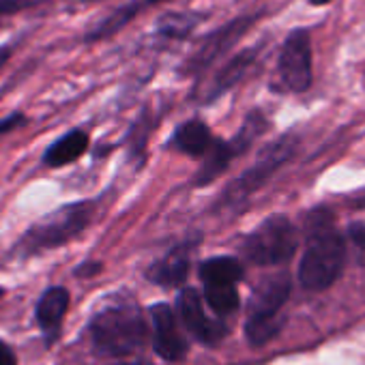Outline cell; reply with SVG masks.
<instances>
[{
    "mask_svg": "<svg viewBox=\"0 0 365 365\" xmlns=\"http://www.w3.org/2000/svg\"><path fill=\"white\" fill-rule=\"evenodd\" d=\"M346 262V243L333 228L327 209H316L305 222V252L299 264V282L307 290L329 288Z\"/></svg>",
    "mask_w": 365,
    "mask_h": 365,
    "instance_id": "cell-1",
    "label": "cell"
},
{
    "mask_svg": "<svg viewBox=\"0 0 365 365\" xmlns=\"http://www.w3.org/2000/svg\"><path fill=\"white\" fill-rule=\"evenodd\" d=\"M93 348L101 356H127L144 341V320L131 299L116 297L93 316L91 324Z\"/></svg>",
    "mask_w": 365,
    "mask_h": 365,
    "instance_id": "cell-2",
    "label": "cell"
},
{
    "mask_svg": "<svg viewBox=\"0 0 365 365\" xmlns=\"http://www.w3.org/2000/svg\"><path fill=\"white\" fill-rule=\"evenodd\" d=\"M288 294L290 277L286 273L269 275L256 286L250 301V316L245 322V335L252 346H264L279 333L284 324L279 312L288 301Z\"/></svg>",
    "mask_w": 365,
    "mask_h": 365,
    "instance_id": "cell-3",
    "label": "cell"
},
{
    "mask_svg": "<svg viewBox=\"0 0 365 365\" xmlns=\"http://www.w3.org/2000/svg\"><path fill=\"white\" fill-rule=\"evenodd\" d=\"M93 205L91 202H76L58 209L56 213L48 215L46 220L33 224L26 235L18 241V250L22 256L41 254L52 247H61L67 241L76 239L91 222Z\"/></svg>",
    "mask_w": 365,
    "mask_h": 365,
    "instance_id": "cell-4",
    "label": "cell"
},
{
    "mask_svg": "<svg viewBox=\"0 0 365 365\" xmlns=\"http://www.w3.org/2000/svg\"><path fill=\"white\" fill-rule=\"evenodd\" d=\"M262 18V14H243L226 24L217 26L209 35L202 37L200 46L185 58V63L180 65V76L185 78H198L205 71H209L220 58H224L252 29L254 24Z\"/></svg>",
    "mask_w": 365,
    "mask_h": 365,
    "instance_id": "cell-5",
    "label": "cell"
},
{
    "mask_svg": "<svg viewBox=\"0 0 365 365\" xmlns=\"http://www.w3.org/2000/svg\"><path fill=\"white\" fill-rule=\"evenodd\" d=\"M299 245V235L292 222L284 215H271L264 220L243 243V254L254 264H282L288 262Z\"/></svg>",
    "mask_w": 365,
    "mask_h": 365,
    "instance_id": "cell-6",
    "label": "cell"
},
{
    "mask_svg": "<svg viewBox=\"0 0 365 365\" xmlns=\"http://www.w3.org/2000/svg\"><path fill=\"white\" fill-rule=\"evenodd\" d=\"M294 150H297V135H292V133H286L279 140L264 146L262 153L258 155L256 163L226 190V194H224L226 205L245 202L258 187H262L273 176V172L277 168H282L294 155Z\"/></svg>",
    "mask_w": 365,
    "mask_h": 365,
    "instance_id": "cell-7",
    "label": "cell"
},
{
    "mask_svg": "<svg viewBox=\"0 0 365 365\" xmlns=\"http://www.w3.org/2000/svg\"><path fill=\"white\" fill-rule=\"evenodd\" d=\"M277 76L282 86L290 93H305L312 86L314 69L309 29L297 26L286 35L277 58Z\"/></svg>",
    "mask_w": 365,
    "mask_h": 365,
    "instance_id": "cell-8",
    "label": "cell"
},
{
    "mask_svg": "<svg viewBox=\"0 0 365 365\" xmlns=\"http://www.w3.org/2000/svg\"><path fill=\"white\" fill-rule=\"evenodd\" d=\"M178 314H180V320L185 324V329L198 341H202L207 346H217L224 339L226 327L205 314V305H202L198 290L185 288L178 294Z\"/></svg>",
    "mask_w": 365,
    "mask_h": 365,
    "instance_id": "cell-9",
    "label": "cell"
},
{
    "mask_svg": "<svg viewBox=\"0 0 365 365\" xmlns=\"http://www.w3.org/2000/svg\"><path fill=\"white\" fill-rule=\"evenodd\" d=\"M150 320H153V341L155 352L165 361H182L187 356V341L178 331V322L174 316V309L168 303H157L150 307Z\"/></svg>",
    "mask_w": 365,
    "mask_h": 365,
    "instance_id": "cell-10",
    "label": "cell"
},
{
    "mask_svg": "<svg viewBox=\"0 0 365 365\" xmlns=\"http://www.w3.org/2000/svg\"><path fill=\"white\" fill-rule=\"evenodd\" d=\"M165 3H172V0H127V3L116 7L108 18H103L99 24H95L84 35V43L86 46H95V43H101L106 39H112L118 33H123L135 18H140L148 9L165 5Z\"/></svg>",
    "mask_w": 365,
    "mask_h": 365,
    "instance_id": "cell-11",
    "label": "cell"
},
{
    "mask_svg": "<svg viewBox=\"0 0 365 365\" xmlns=\"http://www.w3.org/2000/svg\"><path fill=\"white\" fill-rule=\"evenodd\" d=\"M260 50H262V46H254V48H245V50L237 52L235 56H230V58L215 71V76H213V80H211L207 93H205V101L211 103V101L220 99L222 95H226L228 91H232V88L247 76V71L254 67V63H256Z\"/></svg>",
    "mask_w": 365,
    "mask_h": 365,
    "instance_id": "cell-12",
    "label": "cell"
},
{
    "mask_svg": "<svg viewBox=\"0 0 365 365\" xmlns=\"http://www.w3.org/2000/svg\"><path fill=\"white\" fill-rule=\"evenodd\" d=\"M187 273H190V243H182L170 250L163 258L155 260L148 267L146 277L153 284L170 288V286H178L185 282Z\"/></svg>",
    "mask_w": 365,
    "mask_h": 365,
    "instance_id": "cell-13",
    "label": "cell"
},
{
    "mask_svg": "<svg viewBox=\"0 0 365 365\" xmlns=\"http://www.w3.org/2000/svg\"><path fill=\"white\" fill-rule=\"evenodd\" d=\"M207 20L205 11H165L155 22V35L165 41H187Z\"/></svg>",
    "mask_w": 365,
    "mask_h": 365,
    "instance_id": "cell-14",
    "label": "cell"
},
{
    "mask_svg": "<svg viewBox=\"0 0 365 365\" xmlns=\"http://www.w3.org/2000/svg\"><path fill=\"white\" fill-rule=\"evenodd\" d=\"M67 307H69L67 288L54 286V288H48L41 294V299L37 303V322H39L43 335L48 337V341L56 339L61 322H63V318L67 314Z\"/></svg>",
    "mask_w": 365,
    "mask_h": 365,
    "instance_id": "cell-15",
    "label": "cell"
},
{
    "mask_svg": "<svg viewBox=\"0 0 365 365\" xmlns=\"http://www.w3.org/2000/svg\"><path fill=\"white\" fill-rule=\"evenodd\" d=\"M213 133L211 129L200 120V118H192L185 120L182 125L176 127L174 135H172V146L178 153H185L190 157H205L213 144Z\"/></svg>",
    "mask_w": 365,
    "mask_h": 365,
    "instance_id": "cell-16",
    "label": "cell"
},
{
    "mask_svg": "<svg viewBox=\"0 0 365 365\" xmlns=\"http://www.w3.org/2000/svg\"><path fill=\"white\" fill-rule=\"evenodd\" d=\"M200 279L205 288H237L243 279V267L230 256H215L200 264Z\"/></svg>",
    "mask_w": 365,
    "mask_h": 365,
    "instance_id": "cell-17",
    "label": "cell"
},
{
    "mask_svg": "<svg viewBox=\"0 0 365 365\" xmlns=\"http://www.w3.org/2000/svg\"><path fill=\"white\" fill-rule=\"evenodd\" d=\"M86 148H88V133L84 129H71L48 146V150L43 153V161L50 168H61L82 157Z\"/></svg>",
    "mask_w": 365,
    "mask_h": 365,
    "instance_id": "cell-18",
    "label": "cell"
},
{
    "mask_svg": "<svg viewBox=\"0 0 365 365\" xmlns=\"http://www.w3.org/2000/svg\"><path fill=\"white\" fill-rule=\"evenodd\" d=\"M237 148L232 146V142H226V140H213L209 153L205 155V163L198 172V178H196V185H209L213 182L220 174L226 172V168L230 165V161L237 157Z\"/></svg>",
    "mask_w": 365,
    "mask_h": 365,
    "instance_id": "cell-19",
    "label": "cell"
},
{
    "mask_svg": "<svg viewBox=\"0 0 365 365\" xmlns=\"http://www.w3.org/2000/svg\"><path fill=\"white\" fill-rule=\"evenodd\" d=\"M267 127H269V123H267V118H264L262 112H258V110L250 112L247 118H245V123H243V127L239 129V133L230 140L232 146L237 148V153H239V155L245 153V150L252 146V142H254L258 135H262V133L267 131Z\"/></svg>",
    "mask_w": 365,
    "mask_h": 365,
    "instance_id": "cell-20",
    "label": "cell"
},
{
    "mask_svg": "<svg viewBox=\"0 0 365 365\" xmlns=\"http://www.w3.org/2000/svg\"><path fill=\"white\" fill-rule=\"evenodd\" d=\"M50 0H0V18H11L37 7L48 5Z\"/></svg>",
    "mask_w": 365,
    "mask_h": 365,
    "instance_id": "cell-21",
    "label": "cell"
},
{
    "mask_svg": "<svg viewBox=\"0 0 365 365\" xmlns=\"http://www.w3.org/2000/svg\"><path fill=\"white\" fill-rule=\"evenodd\" d=\"M26 123H29L26 114H22V112H11L9 116L0 118V135H5V133H9V131H16V129L24 127Z\"/></svg>",
    "mask_w": 365,
    "mask_h": 365,
    "instance_id": "cell-22",
    "label": "cell"
},
{
    "mask_svg": "<svg viewBox=\"0 0 365 365\" xmlns=\"http://www.w3.org/2000/svg\"><path fill=\"white\" fill-rule=\"evenodd\" d=\"M0 365H16V354L3 339H0Z\"/></svg>",
    "mask_w": 365,
    "mask_h": 365,
    "instance_id": "cell-23",
    "label": "cell"
},
{
    "mask_svg": "<svg viewBox=\"0 0 365 365\" xmlns=\"http://www.w3.org/2000/svg\"><path fill=\"white\" fill-rule=\"evenodd\" d=\"M11 54H14V48H9V46H0V67H3V65L11 58Z\"/></svg>",
    "mask_w": 365,
    "mask_h": 365,
    "instance_id": "cell-24",
    "label": "cell"
},
{
    "mask_svg": "<svg viewBox=\"0 0 365 365\" xmlns=\"http://www.w3.org/2000/svg\"><path fill=\"white\" fill-rule=\"evenodd\" d=\"M307 3H309L312 7H324V5H331L333 0H307Z\"/></svg>",
    "mask_w": 365,
    "mask_h": 365,
    "instance_id": "cell-25",
    "label": "cell"
},
{
    "mask_svg": "<svg viewBox=\"0 0 365 365\" xmlns=\"http://www.w3.org/2000/svg\"><path fill=\"white\" fill-rule=\"evenodd\" d=\"M112 365H146V363H112Z\"/></svg>",
    "mask_w": 365,
    "mask_h": 365,
    "instance_id": "cell-26",
    "label": "cell"
},
{
    "mask_svg": "<svg viewBox=\"0 0 365 365\" xmlns=\"http://www.w3.org/2000/svg\"><path fill=\"white\" fill-rule=\"evenodd\" d=\"M82 3H86V5H93V3H101V0H82Z\"/></svg>",
    "mask_w": 365,
    "mask_h": 365,
    "instance_id": "cell-27",
    "label": "cell"
},
{
    "mask_svg": "<svg viewBox=\"0 0 365 365\" xmlns=\"http://www.w3.org/2000/svg\"><path fill=\"white\" fill-rule=\"evenodd\" d=\"M3 294H5V290H3V288H0V297H3Z\"/></svg>",
    "mask_w": 365,
    "mask_h": 365,
    "instance_id": "cell-28",
    "label": "cell"
}]
</instances>
